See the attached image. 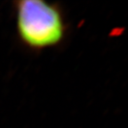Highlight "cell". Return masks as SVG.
<instances>
[{
	"label": "cell",
	"mask_w": 128,
	"mask_h": 128,
	"mask_svg": "<svg viewBox=\"0 0 128 128\" xmlns=\"http://www.w3.org/2000/svg\"><path fill=\"white\" fill-rule=\"evenodd\" d=\"M16 25L20 41L28 48L55 47L66 37V24L59 6L43 0L15 2Z\"/></svg>",
	"instance_id": "obj_1"
}]
</instances>
